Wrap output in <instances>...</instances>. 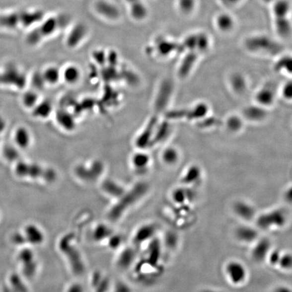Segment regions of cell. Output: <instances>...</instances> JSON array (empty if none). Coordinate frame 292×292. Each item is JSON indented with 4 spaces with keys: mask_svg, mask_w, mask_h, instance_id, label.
Segmentation results:
<instances>
[{
    "mask_svg": "<svg viewBox=\"0 0 292 292\" xmlns=\"http://www.w3.org/2000/svg\"><path fill=\"white\" fill-rule=\"evenodd\" d=\"M226 125H227L228 129L231 130V132H237L239 129H241L242 126V123L240 119L236 117H231L228 119L226 122Z\"/></svg>",
    "mask_w": 292,
    "mask_h": 292,
    "instance_id": "29",
    "label": "cell"
},
{
    "mask_svg": "<svg viewBox=\"0 0 292 292\" xmlns=\"http://www.w3.org/2000/svg\"><path fill=\"white\" fill-rule=\"evenodd\" d=\"M11 240L14 244L17 245V246H22V245L27 243L25 235L20 233L13 234L12 237H11Z\"/></svg>",
    "mask_w": 292,
    "mask_h": 292,
    "instance_id": "32",
    "label": "cell"
},
{
    "mask_svg": "<svg viewBox=\"0 0 292 292\" xmlns=\"http://www.w3.org/2000/svg\"><path fill=\"white\" fill-rule=\"evenodd\" d=\"M16 148H18V147L16 146H15V147H12V146L5 147L4 150H3V154H4L5 158H6L7 160L10 161L16 160L18 156V152L16 150Z\"/></svg>",
    "mask_w": 292,
    "mask_h": 292,
    "instance_id": "30",
    "label": "cell"
},
{
    "mask_svg": "<svg viewBox=\"0 0 292 292\" xmlns=\"http://www.w3.org/2000/svg\"><path fill=\"white\" fill-rule=\"evenodd\" d=\"M95 7H96L97 12L104 17L109 18V19H116L119 17V9L112 3L103 0V1H98Z\"/></svg>",
    "mask_w": 292,
    "mask_h": 292,
    "instance_id": "10",
    "label": "cell"
},
{
    "mask_svg": "<svg viewBox=\"0 0 292 292\" xmlns=\"http://www.w3.org/2000/svg\"><path fill=\"white\" fill-rule=\"evenodd\" d=\"M149 162V156L144 152L135 153L132 158V164L135 168H144L147 167Z\"/></svg>",
    "mask_w": 292,
    "mask_h": 292,
    "instance_id": "20",
    "label": "cell"
},
{
    "mask_svg": "<svg viewBox=\"0 0 292 292\" xmlns=\"http://www.w3.org/2000/svg\"><path fill=\"white\" fill-rule=\"evenodd\" d=\"M224 5L228 7L236 6L239 3L242 2L243 0H220Z\"/></svg>",
    "mask_w": 292,
    "mask_h": 292,
    "instance_id": "34",
    "label": "cell"
},
{
    "mask_svg": "<svg viewBox=\"0 0 292 292\" xmlns=\"http://www.w3.org/2000/svg\"><path fill=\"white\" fill-rule=\"evenodd\" d=\"M42 74L45 83L50 85H56L61 78V71L56 67H47Z\"/></svg>",
    "mask_w": 292,
    "mask_h": 292,
    "instance_id": "12",
    "label": "cell"
},
{
    "mask_svg": "<svg viewBox=\"0 0 292 292\" xmlns=\"http://www.w3.org/2000/svg\"><path fill=\"white\" fill-rule=\"evenodd\" d=\"M24 233L27 243L32 245H39L44 240V235L42 231L36 225L29 224L24 228Z\"/></svg>",
    "mask_w": 292,
    "mask_h": 292,
    "instance_id": "9",
    "label": "cell"
},
{
    "mask_svg": "<svg viewBox=\"0 0 292 292\" xmlns=\"http://www.w3.org/2000/svg\"><path fill=\"white\" fill-rule=\"evenodd\" d=\"M11 288L16 292H28L27 288L19 275L13 273L10 277Z\"/></svg>",
    "mask_w": 292,
    "mask_h": 292,
    "instance_id": "25",
    "label": "cell"
},
{
    "mask_svg": "<svg viewBox=\"0 0 292 292\" xmlns=\"http://www.w3.org/2000/svg\"><path fill=\"white\" fill-rule=\"evenodd\" d=\"M273 18L289 17L292 5L289 0H276L271 4Z\"/></svg>",
    "mask_w": 292,
    "mask_h": 292,
    "instance_id": "7",
    "label": "cell"
},
{
    "mask_svg": "<svg viewBox=\"0 0 292 292\" xmlns=\"http://www.w3.org/2000/svg\"><path fill=\"white\" fill-rule=\"evenodd\" d=\"M32 85L35 87V89H40L46 85L44 78H43L42 73H37L32 77Z\"/></svg>",
    "mask_w": 292,
    "mask_h": 292,
    "instance_id": "31",
    "label": "cell"
},
{
    "mask_svg": "<svg viewBox=\"0 0 292 292\" xmlns=\"http://www.w3.org/2000/svg\"><path fill=\"white\" fill-rule=\"evenodd\" d=\"M283 95L288 100H292V80L288 82L283 87Z\"/></svg>",
    "mask_w": 292,
    "mask_h": 292,
    "instance_id": "33",
    "label": "cell"
},
{
    "mask_svg": "<svg viewBox=\"0 0 292 292\" xmlns=\"http://www.w3.org/2000/svg\"><path fill=\"white\" fill-rule=\"evenodd\" d=\"M162 158L166 164H173L179 159V153L175 148L168 147L162 153Z\"/></svg>",
    "mask_w": 292,
    "mask_h": 292,
    "instance_id": "26",
    "label": "cell"
},
{
    "mask_svg": "<svg viewBox=\"0 0 292 292\" xmlns=\"http://www.w3.org/2000/svg\"><path fill=\"white\" fill-rule=\"evenodd\" d=\"M264 3H267V4H272L276 0H262Z\"/></svg>",
    "mask_w": 292,
    "mask_h": 292,
    "instance_id": "35",
    "label": "cell"
},
{
    "mask_svg": "<svg viewBox=\"0 0 292 292\" xmlns=\"http://www.w3.org/2000/svg\"><path fill=\"white\" fill-rule=\"evenodd\" d=\"M274 28L277 34L282 37L287 38L292 33V22L289 17L275 18Z\"/></svg>",
    "mask_w": 292,
    "mask_h": 292,
    "instance_id": "8",
    "label": "cell"
},
{
    "mask_svg": "<svg viewBox=\"0 0 292 292\" xmlns=\"http://www.w3.org/2000/svg\"><path fill=\"white\" fill-rule=\"evenodd\" d=\"M208 112V107L207 105L204 104H200L196 106L193 110H185V111L179 112L175 114L176 115L180 116V117H184L188 118V119H200L205 117L207 115Z\"/></svg>",
    "mask_w": 292,
    "mask_h": 292,
    "instance_id": "15",
    "label": "cell"
},
{
    "mask_svg": "<svg viewBox=\"0 0 292 292\" xmlns=\"http://www.w3.org/2000/svg\"><path fill=\"white\" fill-rule=\"evenodd\" d=\"M231 83L234 90L237 93H243L246 89V80L241 74H234L231 77Z\"/></svg>",
    "mask_w": 292,
    "mask_h": 292,
    "instance_id": "22",
    "label": "cell"
},
{
    "mask_svg": "<svg viewBox=\"0 0 292 292\" xmlns=\"http://www.w3.org/2000/svg\"><path fill=\"white\" fill-rule=\"evenodd\" d=\"M226 272L228 277L234 284H239L244 281L246 277V271L244 267L240 263H229L226 267Z\"/></svg>",
    "mask_w": 292,
    "mask_h": 292,
    "instance_id": "5",
    "label": "cell"
},
{
    "mask_svg": "<svg viewBox=\"0 0 292 292\" xmlns=\"http://www.w3.org/2000/svg\"><path fill=\"white\" fill-rule=\"evenodd\" d=\"M32 136L29 129L24 127H19L15 130L14 142L18 148L27 149L31 146Z\"/></svg>",
    "mask_w": 292,
    "mask_h": 292,
    "instance_id": "6",
    "label": "cell"
},
{
    "mask_svg": "<svg viewBox=\"0 0 292 292\" xmlns=\"http://www.w3.org/2000/svg\"><path fill=\"white\" fill-rule=\"evenodd\" d=\"M131 3V14L136 20H142L147 15V8L141 0H136Z\"/></svg>",
    "mask_w": 292,
    "mask_h": 292,
    "instance_id": "17",
    "label": "cell"
},
{
    "mask_svg": "<svg viewBox=\"0 0 292 292\" xmlns=\"http://www.w3.org/2000/svg\"><path fill=\"white\" fill-rule=\"evenodd\" d=\"M39 102L38 93L35 90L26 91L22 95V103L24 107L33 109Z\"/></svg>",
    "mask_w": 292,
    "mask_h": 292,
    "instance_id": "18",
    "label": "cell"
},
{
    "mask_svg": "<svg viewBox=\"0 0 292 292\" xmlns=\"http://www.w3.org/2000/svg\"><path fill=\"white\" fill-rule=\"evenodd\" d=\"M244 115L247 119L251 121H259L265 119L267 112L263 108L258 107V106H249L246 108L243 111Z\"/></svg>",
    "mask_w": 292,
    "mask_h": 292,
    "instance_id": "16",
    "label": "cell"
},
{
    "mask_svg": "<svg viewBox=\"0 0 292 292\" xmlns=\"http://www.w3.org/2000/svg\"><path fill=\"white\" fill-rule=\"evenodd\" d=\"M196 60H197V55L193 51L185 57L180 69L181 74L182 75H186L188 74L189 71H190L191 69L192 68L193 65H194Z\"/></svg>",
    "mask_w": 292,
    "mask_h": 292,
    "instance_id": "23",
    "label": "cell"
},
{
    "mask_svg": "<svg viewBox=\"0 0 292 292\" xmlns=\"http://www.w3.org/2000/svg\"><path fill=\"white\" fill-rule=\"evenodd\" d=\"M245 44L248 50L254 52H264L275 55L282 50V47L278 42L265 35L251 37L247 39Z\"/></svg>",
    "mask_w": 292,
    "mask_h": 292,
    "instance_id": "1",
    "label": "cell"
},
{
    "mask_svg": "<svg viewBox=\"0 0 292 292\" xmlns=\"http://www.w3.org/2000/svg\"><path fill=\"white\" fill-rule=\"evenodd\" d=\"M275 70L285 71L292 74V56H286L282 57L275 64Z\"/></svg>",
    "mask_w": 292,
    "mask_h": 292,
    "instance_id": "24",
    "label": "cell"
},
{
    "mask_svg": "<svg viewBox=\"0 0 292 292\" xmlns=\"http://www.w3.org/2000/svg\"><path fill=\"white\" fill-rule=\"evenodd\" d=\"M16 174L19 177H29L36 179L42 177L49 182L55 179V173L51 170H44L36 164H29L22 162L16 166Z\"/></svg>",
    "mask_w": 292,
    "mask_h": 292,
    "instance_id": "2",
    "label": "cell"
},
{
    "mask_svg": "<svg viewBox=\"0 0 292 292\" xmlns=\"http://www.w3.org/2000/svg\"><path fill=\"white\" fill-rule=\"evenodd\" d=\"M215 25L221 33H230L235 27V18L229 12L219 13L215 17Z\"/></svg>",
    "mask_w": 292,
    "mask_h": 292,
    "instance_id": "4",
    "label": "cell"
},
{
    "mask_svg": "<svg viewBox=\"0 0 292 292\" xmlns=\"http://www.w3.org/2000/svg\"><path fill=\"white\" fill-rule=\"evenodd\" d=\"M3 292H16L14 290H13L11 288H4V290H3Z\"/></svg>",
    "mask_w": 292,
    "mask_h": 292,
    "instance_id": "36",
    "label": "cell"
},
{
    "mask_svg": "<svg viewBox=\"0 0 292 292\" xmlns=\"http://www.w3.org/2000/svg\"><path fill=\"white\" fill-rule=\"evenodd\" d=\"M0 83L16 85L22 89L25 85L26 78L23 73L16 67L10 65L0 74Z\"/></svg>",
    "mask_w": 292,
    "mask_h": 292,
    "instance_id": "3",
    "label": "cell"
},
{
    "mask_svg": "<svg viewBox=\"0 0 292 292\" xmlns=\"http://www.w3.org/2000/svg\"><path fill=\"white\" fill-rule=\"evenodd\" d=\"M33 115L39 119H46L52 112V105L49 101L39 102L33 108Z\"/></svg>",
    "mask_w": 292,
    "mask_h": 292,
    "instance_id": "14",
    "label": "cell"
},
{
    "mask_svg": "<svg viewBox=\"0 0 292 292\" xmlns=\"http://www.w3.org/2000/svg\"><path fill=\"white\" fill-rule=\"evenodd\" d=\"M197 0H178V7L181 13L185 15L192 14L196 10Z\"/></svg>",
    "mask_w": 292,
    "mask_h": 292,
    "instance_id": "19",
    "label": "cell"
},
{
    "mask_svg": "<svg viewBox=\"0 0 292 292\" xmlns=\"http://www.w3.org/2000/svg\"><path fill=\"white\" fill-rule=\"evenodd\" d=\"M197 35L196 42V50L200 52H205L210 46V39L205 33H199Z\"/></svg>",
    "mask_w": 292,
    "mask_h": 292,
    "instance_id": "28",
    "label": "cell"
},
{
    "mask_svg": "<svg viewBox=\"0 0 292 292\" xmlns=\"http://www.w3.org/2000/svg\"><path fill=\"white\" fill-rule=\"evenodd\" d=\"M85 27L82 25H77L73 30L69 37L68 43L70 46H75L77 43L81 40L85 35Z\"/></svg>",
    "mask_w": 292,
    "mask_h": 292,
    "instance_id": "21",
    "label": "cell"
},
{
    "mask_svg": "<svg viewBox=\"0 0 292 292\" xmlns=\"http://www.w3.org/2000/svg\"><path fill=\"white\" fill-rule=\"evenodd\" d=\"M81 76V72L76 65H68L61 71V78L69 85L77 83Z\"/></svg>",
    "mask_w": 292,
    "mask_h": 292,
    "instance_id": "11",
    "label": "cell"
},
{
    "mask_svg": "<svg viewBox=\"0 0 292 292\" xmlns=\"http://www.w3.org/2000/svg\"><path fill=\"white\" fill-rule=\"evenodd\" d=\"M18 258L22 265H28L35 261L34 253L29 248H24L20 251Z\"/></svg>",
    "mask_w": 292,
    "mask_h": 292,
    "instance_id": "27",
    "label": "cell"
},
{
    "mask_svg": "<svg viewBox=\"0 0 292 292\" xmlns=\"http://www.w3.org/2000/svg\"><path fill=\"white\" fill-rule=\"evenodd\" d=\"M275 98V92L273 87L266 86L258 91L256 95V100L263 106H269L272 104Z\"/></svg>",
    "mask_w": 292,
    "mask_h": 292,
    "instance_id": "13",
    "label": "cell"
}]
</instances>
